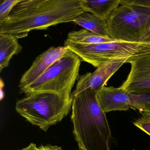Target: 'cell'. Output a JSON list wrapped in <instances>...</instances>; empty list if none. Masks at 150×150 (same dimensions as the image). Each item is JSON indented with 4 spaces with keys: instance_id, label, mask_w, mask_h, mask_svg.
I'll list each match as a JSON object with an SVG mask.
<instances>
[{
    "instance_id": "6da1fadb",
    "label": "cell",
    "mask_w": 150,
    "mask_h": 150,
    "mask_svg": "<svg viewBox=\"0 0 150 150\" xmlns=\"http://www.w3.org/2000/svg\"><path fill=\"white\" fill-rule=\"evenodd\" d=\"M82 0H21L0 23V34L17 39L33 30H43L60 23L73 22L84 12Z\"/></svg>"
},
{
    "instance_id": "7a4b0ae2",
    "label": "cell",
    "mask_w": 150,
    "mask_h": 150,
    "mask_svg": "<svg viewBox=\"0 0 150 150\" xmlns=\"http://www.w3.org/2000/svg\"><path fill=\"white\" fill-rule=\"evenodd\" d=\"M73 133L81 150H110L111 132L97 92L83 90L71 98Z\"/></svg>"
},
{
    "instance_id": "3957f363",
    "label": "cell",
    "mask_w": 150,
    "mask_h": 150,
    "mask_svg": "<svg viewBox=\"0 0 150 150\" xmlns=\"http://www.w3.org/2000/svg\"><path fill=\"white\" fill-rule=\"evenodd\" d=\"M71 105V99L54 93H41L17 101L16 110L29 122L46 132L69 114Z\"/></svg>"
},
{
    "instance_id": "277c9868",
    "label": "cell",
    "mask_w": 150,
    "mask_h": 150,
    "mask_svg": "<svg viewBox=\"0 0 150 150\" xmlns=\"http://www.w3.org/2000/svg\"><path fill=\"white\" fill-rule=\"evenodd\" d=\"M81 61L76 54L68 50L35 82L20 89V93L26 96L38 93H54L71 99L72 89L79 76Z\"/></svg>"
},
{
    "instance_id": "5b68a950",
    "label": "cell",
    "mask_w": 150,
    "mask_h": 150,
    "mask_svg": "<svg viewBox=\"0 0 150 150\" xmlns=\"http://www.w3.org/2000/svg\"><path fill=\"white\" fill-rule=\"evenodd\" d=\"M107 24L109 36L116 41L145 42L150 28V8L121 0L107 20Z\"/></svg>"
},
{
    "instance_id": "8992f818",
    "label": "cell",
    "mask_w": 150,
    "mask_h": 150,
    "mask_svg": "<svg viewBox=\"0 0 150 150\" xmlns=\"http://www.w3.org/2000/svg\"><path fill=\"white\" fill-rule=\"evenodd\" d=\"M64 46L77 55L83 62L97 68L110 59L134 57L150 53V42H109L94 45L74 43L66 40Z\"/></svg>"
},
{
    "instance_id": "52a82bcc",
    "label": "cell",
    "mask_w": 150,
    "mask_h": 150,
    "mask_svg": "<svg viewBox=\"0 0 150 150\" xmlns=\"http://www.w3.org/2000/svg\"><path fill=\"white\" fill-rule=\"evenodd\" d=\"M127 63L130 64V71L120 87L139 95L150 93V53L131 58Z\"/></svg>"
},
{
    "instance_id": "ba28073f",
    "label": "cell",
    "mask_w": 150,
    "mask_h": 150,
    "mask_svg": "<svg viewBox=\"0 0 150 150\" xmlns=\"http://www.w3.org/2000/svg\"><path fill=\"white\" fill-rule=\"evenodd\" d=\"M129 58H121L110 59L101 64L93 72H88L79 76L76 88L72 92L71 99L87 88H93L97 93Z\"/></svg>"
},
{
    "instance_id": "9c48e42d",
    "label": "cell",
    "mask_w": 150,
    "mask_h": 150,
    "mask_svg": "<svg viewBox=\"0 0 150 150\" xmlns=\"http://www.w3.org/2000/svg\"><path fill=\"white\" fill-rule=\"evenodd\" d=\"M69 50L65 46L51 47L36 58L29 69L22 75L18 87L20 89L31 85Z\"/></svg>"
},
{
    "instance_id": "30bf717a",
    "label": "cell",
    "mask_w": 150,
    "mask_h": 150,
    "mask_svg": "<svg viewBox=\"0 0 150 150\" xmlns=\"http://www.w3.org/2000/svg\"><path fill=\"white\" fill-rule=\"evenodd\" d=\"M98 102L105 113L115 110L126 111L132 108L137 94L122 88L104 86L97 93Z\"/></svg>"
},
{
    "instance_id": "8fae6325",
    "label": "cell",
    "mask_w": 150,
    "mask_h": 150,
    "mask_svg": "<svg viewBox=\"0 0 150 150\" xmlns=\"http://www.w3.org/2000/svg\"><path fill=\"white\" fill-rule=\"evenodd\" d=\"M121 0H82L81 6L84 12L107 21L113 11L119 6Z\"/></svg>"
},
{
    "instance_id": "7c38bea8",
    "label": "cell",
    "mask_w": 150,
    "mask_h": 150,
    "mask_svg": "<svg viewBox=\"0 0 150 150\" xmlns=\"http://www.w3.org/2000/svg\"><path fill=\"white\" fill-rule=\"evenodd\" d=\"M18 39L10 34H0V72L8 66L14 56L21 52Z\"/></svg>"
},
{
    "instance_id": "4fadbf2b",
    "label": "cell",
    "mask_w": 150,
    "mask_h": 150,
    "mask_svg": "<svg viewBox=\"0 0 150 150\" xmlns=\"http://www.w3.org/2000/svg\"><path fill=\"white\" fill-rule=\"evenodd\" d=\"M73 22L96 35L105 37H109L107 21L90 13L83 12L75 18Z\"/></svg>"
},
{
    "instance_id": "5bb4252c",
    "label": "cell",
    "mask_w": 150,
    "mask_h": 150,
    "mask_svg": "<svg viewBox=\"0 0 150 150\" xmlns=\"http://www.w3.org/2000/svg\"><path fill=\"white\" fill-rule=\"evenodd\" d=\"M66 40L82 45L99 44L116 41L110 37L100 36L85 29L70 32L67 35Z\"/></svg>"
},
{
    "instance_id": "9a60e30c",
    "label": "cell",
    "mask_w": 150,
    "mask_h": 150,
    "mask_svg": "<svg viewBox=\"0 0 150 150\" xmlns=\"http://www.w3.org/2000/svg\"><path fill=\"white\" fill-rule=\"evenodd\" d=\"M21 0H1L0 4V23L8 17L14 8Z\"/></svg>"
},
{
    "instance_id": "2e32d148",
    "label": "cell",
    "mask_w": 150,
    "mask_h": 150,
    "mask_svg": "<svg viewBox=\"0 0 150 150\" xmlns=\"http://www.w3.org/2000/svg\"><path fill=\"white\" fill-rule=\"evenodd\" d=\"M139 96L140 99L137 110L143 115L150 116V93Z\"/></svg>"
},
{
    "instance_id": "e0dca14e",
    "label": "cell",
    "mask_w": 150,
    "mask_h": 150,
    "mask_svg": "<svg viewBox=\"0 0 150 150\" xmlns=\"http://www.w3.org/2000/svg\"><path fill=\"white\" fill-rule=\"evenodd\" d=\"M133 125L150 136V116L143 115L136 119Z\"/></svg>"
},
{
    "instance_id": "ac0fdd59",
    "label": "cell",
    "mask_w": 150,
    "mask_h": 150,
    "mask_svg": "<svg viewBox=\"0 0 150 150\" xmlns=\"http://www.w3.org/2000/svg\"><path fill=\"white\" fill-rule=\"evenodd\" d=\"M128 4L150 8V0H125Z\"/></svg>"
},
{
    "instance_id": "d6986e66",
    "label": "cell",
    "mask_w": 150,
    "mask_h": 150,
    "mask_svg": "<svg viewBox=\"0 0 150 150\" xmlns=\"http://www.w3.org/2000/svg\"><path fill=\"white\" fill-rule=\"evenodd\" d=\"M38 150H63L62 147L50 144L41 145L38 147Z\"/></svg>"
},
{
    "instance_id": "ffe728a7",
    "label": "cell",
    "mask_w": 150,
    "mask_h": 150,
    "mask_svg": "<svg viewBox=\"0 0 150 150\" xmlns=\"http://www.w3.org/2000/svg\"><path fill=\"white\" fill-rule=\"evenodd\" d=\"M5 86V84L4 81L2 80V79H1L0 80V91H1V96H0V99L1 100H2L5 97V93L4 91V88Z\"/></svg>"
},
{
    "instance_id": "44dd1931",
    "label": "cell",
    "mask_w": 150,
    "mask_h": 150,
    "mask_svg": "<svg viewBox=\"0 0 150 150\" xmlns=\"http://www.w3.org/2000/svg\"><path fill=\"white\" fill-rule=\"evenodd\" d=\"M21 150H38V149L35 144L31 143L28 146L23 148Z\"/></svg>"
},
{
    "instance_id": "7402d4cb",
    "label": "cell",
    "mask_w": 150,
    "mask_h": 150,
    "mask_svg": "<svg viewBox=\"0 0 150 150\" xmlns=\"http://www.w3.org/2000/svg\"><path fill=\"white\" fill-rule=\"evenodd\" d=\"M144 41L146 42H150V28L149 32H148V34H147L145 38Z\"/></svg>"
},
{
    "instance_id": "603a6c76",
    "label": "cell",
    "mask_w": 150,
    "mask_h": 150,
    "mask_svg": "<svg viewBox=\"0 0 150 150\" xmlns=\"http://www.w3.org/2000/svg\"><path fill=\"white\" fill-rule=\"evenodd\" d=\"M133 150H135V149H133Z\"/></svg>"
}]
</instances>
